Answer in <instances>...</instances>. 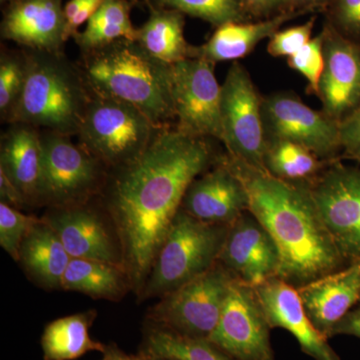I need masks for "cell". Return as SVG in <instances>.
I'll return each instance as SVG.
<instances>
[{
  "label": "cell",
  "instance_id": "1",
  "mask_svg": "<svg viewBox=\"0 0 360 360\" xmlns=\"http://www.w3.org/2000/svg\"><path fill=\"white\" fill-rule=\"evenodd\" d=\"M212 160L205 139L163 127L141 155L122 165L110 206L124 266L137 285L150 274L189 186Z\"/></svg>",
  "mask_w": 360,
  "mask_h": 360
},
{
  "label": "cell",
  "instance_id": "2",
  "mask_svg": "<svg viewBox=\"0 0 360 360\" xmlns=\"http://www.w3.org/2000/svg\"><path fill=\"white\" fill-rule=\"evenodd\" d=\"M243 181L248 210L281 252L278 278L302 288L348 266L336 248L305 182L288 181L226 156Z\"/></svg>",
  "mask_w": 360,
  "mask_h": 360
},
{
  "label": "cell",
  "instance_id": "3",
  "mask_svg": "<svg viewBox=\"0 0 360 360\" xmlns=\"http://www.w3.org/2000/svg\"><path fill=\"white\" fill-rule=\"evenodd\" d=\"M82 75L92 92L131 104L160 129L175 117L172 65L137 41L116 40L86 52Z\"/></svg>",
  "mask_w": 360,
  "mask_h": 360
},
{
  "label": "cell",
  "instance_id": "4",
  "mask_svg": "<svg viewBox=\"0 0 360 360\" xmlns=\"http://www.w3.org/2000/svg\"><path fill=\"white\" fill-rule=\"evenodd\" d=\"M86 82L60 52L34 51L25 59V82L11 122L56 134H78L91 94Z\"/></svg>",
  "mask_w": 360,
  "mask_h": 360
},
{
  "label": "cell",
  "instance_id": "5",
  "mask_svg": "<svg viewBox=\"0 0 360 360\" xmlns=\"http://www.w3.org/2000/svg\"><path fill=\"white\" fill-rule=\"evenodd\" d=\"M229 226L206 224L180 210L149 274L146 295H167L212 269Z\"/></svg>",
  "mask_w": 360,
  "mask_h": 360
},
{
  "label": "cell",
  "instance_id": "6",
  "mask_svg": "<svg viewBox=\"0 0 360 360\" xmlns=\"http://www.w3.org/2000/svg\"><path fill=\"white\" fill-rule=\"evenodd\" d=\"M160 129L131 104L91 91L77 134L94 158L123 165L141 155Z\"/></svg>",
  "mask_w": 360,
  "mask_h": 360
},
{
  "label": "cell",
  "instance_id": "7",
  "mask_svg": "<svg viewBox=\"0 0 360 360\" xmlns=\"http://www.w3.org/2000/svg\"><path fill=\"white\" fill-rule=\"evenodd\" d=\"M222 143L229 155L251 167L265 170L267 148L262 99L245 66L233 63L221 84Z\"/></svg>",
  "mask_w": 360,
  "mask_h": 360
},
{
  "label": "cell",
  "instance_id": "8",
  "mask_svg": "<svg viewBox=\"0 0 360 360\" xmlns=\"http://www.w3.org/2000/svg\"><path fill=\"white\" fill-rule=\"evenodd\" d=\"M233 281L217 262L202 276L165 295L151 311V319L177 335L208 340L219 323Z\"/></svg>",
  "mask_w": 360,
  "mask_h": 360
},
{
  "label": "cell",
  "instance_id": "9",
  "mask_svg": "<svg viewBox=\"0 0 360 360\" xmlns=\"http://www.w3.org/2000/svg\"><path fill=\"white\" fill-rule=\"evenodd\" d=\"M304 182L341 257L360 262V168L333 163Z\"/></svg>",
  "mask_w": 360,
  "mask_h": 360
},
{
  "label": "cell",
  "instance_id": "10",
  "mask_svg": "<svg viewBox=\"0 0 360 360\" xmlns=\"http://www.w3.org/2000/svg\"><path fill=\"white\" fill-rule=\"evenodd\" d=\"M172 98L179 129L198 137H213L222 142L220 99L214 63L191 58L172 65Z\"/></svg>",
  "mask_w": 360,
  "mask_h": 360
},
{
  "label": "cell",
  "instance_id": "11",
  "mask_svg": "<svg viewBox=\"0 0 360 360\" xmlns=\"http://www.w3.org/2000/svg\"><path fill=\"white\" fill-rule=\"evenodd\" d=\"M270 329L255 288L234 279L208 340L236 360H276Z\"/></svg>",
  "mask_w": 360,
  "mask_h": 360
},
{
  "label": "cell",
  "instance_id": "12",
  "mask_svg": "<svg viewBox=\"0 0 360 360\" xmlns=\"http://www.w3.org/2000/svg\"><path fill=\"white\" fill-rule=\"evenodd\" d=\"M262 116L267 141L295 142L326 161L333 160L342 148L340 122L293 94L283 92L262 99Z\"/></svg>",
  "mask_w": 360,
  "mask_h": 360
},
{
  "label": "cell",
  "instance_id": "13",
  "mask_svg": "<svg viewBox=\"0 0 360 360\" xmlns=\"http://www.w3.org/2000/svg\"><path fill=\"white\" fill-rule=\"evenodd\" d=\"M217 262L236 281L255 288L278 276L281 252L264 225L248 210L229 224Z\"/></svg>",
  "mask_w": 360,
  "mask_h": 360
},
{
  "label": "cell",
  "instance_id": "14",
  "mask_svg": "<svg viewBox=\"0 0 360 360\" xmlns=\"http://www.w3.org/2000/svg\"><path fill=\"white\" fill-rule=\"evenodd\" d=\"M41 141L44 167L39 198L66 203L87 193L96 179L94 156L73 144L68 135L51 131L41 135Z\"/></svg>",
  "mask_w": 360,
  "mask_h": 360
},
{
  "label": "cell",
  "instance_id": "15",
  "mask_svg": "<svg viewBox=\"0 0 360 360\" xmlns=\"http://www.w3.org/2000/svg\"><path fill=\"white\" fill-rule=\"evenodd\" d=\"M181 210L206 224L229 225L248 212V193L224 158L193 180Z\"/></svg>",
  "mask_w": 360,
  "mask_h": 360
},
{
  "label": "cell",
  "instance_id": "16",
  "mask_svg": "<svg viewBox=\"0 0 360 360\" xmlns=\"http://www.w3.org/2000/svg\"><path fill=\"white\" fill-rule=\"evenodd\" d=\"M270 328L288 330L303 352L314 360H340L328 338L317 330L305 311L297 288L278 277L255 286Z\"/></svg>",
  "mask_w": 360,
  "mask_h": 360
},
{
  "label": "cell",
  "instance_id": "17",
  "mask_svg": "<svg viewBox=\"0 0 360 360\" xmlns=\"http://www.w3.org/2000/svg\"><path fill=\"white\" fill-rule=\"evenodd\" d=\"M324 59L319 97L323 112L340 122L360 106V49L326 34Z\"/></svg>",
  "mask_w": 360,
  "mask_h": 360
},
{
  "label": "cell",
  "instance_id": "18",
  "mask_svg": "<svg viewBox=\"0 0 360 360\" xmlns=\"http://www.w3.org/2000/svg\"><path fill=\"white\" fill-rule=\"evenodd\" d=\"M65 25L61 0H14L4 14L1 34L33 51L60 52Z\"/></svg>",
  "mask_w": 360,
  "mask_h": 360
},
{
  "label": "cell",
  "instance_id": "19",
  "mask_svg": "<svg viewBox=\"0 0 360 360\" xmlns=\"http://www.w3.org/2000/svg\"><path fill=\"white\" fill-rule=\"evenodd\" d=\"M305 311L326 338L360 303V262L297 288Z\"/></svg>",
  "mask_w": 360,
  "mask_h": 360
},
{
  "label": "cell",
  "instance_id": "20",
  "mask_svg": "<svg viewBox=\"0 0 360 360\" xmlns=\"http://www.w3.org/2000/svg\"><path fill=\"white\" fill-rule=\"evenodd\" d=\"M71 258L117 265L112 239L97 215L82 208L53 213L46 219Z\"/></svg>",
  "mask_w": 360,
  "mask_h": 360
},
{
  "label": "cell",
  "instance_id": "21",
  "mask_svg": "<svg viewBox=\"0 0 360 360\" xmlns=\"http://www.w3.org/2000/svg\"><path fill=\"white\" fill-rule=\"evenodd\" d=\"M0 169L28 198H39L44 167L41 136L25 124L16 123L4 137Z\"/></svg>",
  "mask_w": 360,
  "mask_h": 360
},
{
  "label": "cell",
  "instance_id": "22",
  "mask_svg": "<svg viewBox=\"0 0 360 360\" xmlns=\"http://www.w3.org/2000/svg\"><path fill=\"white\" fill-rule=\"evenodd\" d=\"M288 20V14L255 23H225L205 44L191 47V58L205 59L212 63L245 58L259 42L271 37L279 26Z\"/></svg>",
  "mask_w": 360,
  "mask_h": 360
},
{
  "label": "cell",
  "instance_id": "23",
  "mask_svg": "<svg viewBox=\"0 0 360 360\" xmlns=\"http://www.w3.org/2000/svg\"><path fill=\"white\" fill-rule=\"evenodd\" d=\"M70 259L58 234L46 222H37L21 245V262L45 288H63Z\"/></svg>",
  "mask_w": 360,
  "mask_h": 360
},
{
  "label": "cell",
  "instance_id": "24",
  "mask_svg": "<svg viewBox=\"0 0 360 360\" xmlns=\"http://www.w3.org/2000/svg\"><path fill=\"white\" fill-rule=\"evenodd\" d=\"M184 13L153 7L148 21L137 30L136 41L158 60L174 65L191 58V46L184 39Z\"/></svg>",
  "mask_w": 360,
  "mask_h": 360
},
{
  "label": "cell",
  "instance_id": "25",
  "mask_svg": "<svg viewBox=\"0 0 360 360\" xmlns=\"http://www.w3.org/2000/svg\"><path fill=\"white\" fill-rule=\"evenodd\" d=\"M94 311L61 317L46 326L41 338L45 360H75L89 352H103V343L90 338Z\"/></svg>",
  "mask_w": 360,
  "mask_h": 360
},
{
  "label": "cell",
  "instance_id": "26",
  "mask_svg": "<svg viewBox=\"0 0 360 360\" xmlns=\"http://www.w3.org/2000/svg\"><path fill=\"white\" fill-rule=\"evenodd\" d=\"M130 9L131 1L129 0H103L87 22L84 32L75 35L77 44L84 53L112 44L116 40L136 41L137 30L130 20Z\"/></svg>",
  "mask_w": 360,
  "mask_h": 360
},
{
  "label": "cell",
  "instance_id": "27",
  "mask_svg": "<svg viewBox=\"0 0 360 360\" xmlns=\"http://www.w3.org/2000/svg\"><path fill=\"white\" fill-rule=\"evenodd\" d=\"M123 274L115 264L71 258L63 288L99 298H116L124 290Z\"/></svg>",
  "mask_w": 360,
  "mask_h": 360
},
{
  "label": "cell",
  "instance_id": "28",
  "mask_svg": "<svg viewBox=\"0 0 360 360\" xmlns=\"http://www.w3.org/2000/svg\"><path fill=\"white\" fill-rule=\"evenodd\" d=\"M328 162L295 142L267 141L265 170L278 179L293 182L309 181L323 172Z\"/></svg>",
  "mask_w": 360,
  "mask_h": 360
},
{
  "label": "cell",
  "instance_id": "29",
  "mask_svg": "<svg viewBox=\"0 0 360 360\" xmlns=\"http://www.w3.org/2000/svg\"><path fill=\"white\" fill-rule=\"evenodd\" d=\"M141 354L177 360H236L208 340L188 338L163 328L149 331Z\"/></svg>",
  "mask_w": 360,
  "mask_h": 360
},
{
  "label": "cell",
  "instance_id": "30",
  "mask_svg": "<svg viewBox=\"0 0 360 360\" xmlns=\"http://www.w3.org/2000/svg\"><path fill=\"white\" fill-rule=\"evenodd\" d=\"M155 7L170 8L208 21L213 25L241 20L243 0H155Z\"/></svg>",
  "mask_w": 360,
  "mask_h": 360
},
{
  "label": "cell",
  "instance_id": "31",
  "mask_svg": "<svg viewBox=\"0 0 360 360\" xmlns=\"http://www.w3.org/2000/svg\"><path fill=\"white\" fill-rule=\"evenodd\" d=\"M37 222L16 208L0 202V245L13 259L20 260L23 240Z\"/></svg>",
  "mask_w": 360,
  "mask_h": 360
},
{
  "label": "cell",
  "instance_id": "32",
  "mask_svg": "<svg viewBox=\"0 0 360 360\" xmlns=\"http://www.w3.org/2000/svg\"><path fill=\"white\" fill-rule=\"evenodd\" d=\"M324 41L326 33H321L310 39L295 56L288 58V65L305 78L309 91L317 94V96L326 63Z\"/></svg>",
  "mask_w": 360,
  "mask_h": 360
},
{
  "label": "cell",
  "instance_id": "33",
  "mask_svg": "<svg viewBox=\"0 0 360 360\" xmlns=\"http://www.w3.org/2000/svg\"><path fill=\"white\" fill-rule=\"evenodd\" d=\"M25 82V61L13 56H2L0 61V110L11 115L20 98Z\"/></svg>",
  "mask_w": 360,
  "mask_h": 360
},
{
  "label": "cell",
  "instance_id": "34",
  "mask_svg": "<svg viewBox=\"0 0 360 360\" xmlns=\"http://www.w3.org/2000/svg\"><path fill=\"white\" fill-rule=\"evenodd\" d=\"M314 18L304 25L286 28L270 37L267 52L274 58H290L311 39Z\"/></svg>",
  "mask_w": 360,
  "mask_h": 360
},
{
  "label": "cell",
  "instance_id": "35",
  "mask_svg": "<svg viewBox=\"0 0 360 360\" xmlns=\"http://www.w3.org/2000/svg\"><path fill=\"white\" fill-rule=\"evenodd\" d=\"M341 148L347 153L360 146V106L340 122Z\"/></svg>",
  "mask_w": 360,
  "mask_h": 360
},
{
  "label": "cell",
  "instance_id": "36",
  "mask_svg": "<svg viewBox=\"0 0 360 360\" xmlns=\"http://www.w3.org/2000/svg\"><path fill=\"white\" fill-rule=\"evenodd\" d=\"M338 13L341 25L360 33V0H340Z\"/></svg>",
  "mask_w": 360,
  "mask_h": 360
},
{
  "label": "cell",
  "instance_id": "37",
  "mask_svg": "<svg viewBox=\"0 0 360 360\" xmlns=\"http://www.w3.org/2000/svg\"><path fill=\"white\" fill-rule=\"evenodd\" d=\"M103 1V0H85L84 6H82L77 15L72 20L66 22L65 32V41L71 37H75V35L77 33L78 28L84 25V22H89V20L96 13L97 9L101 6Z\"/></svg>",
  "mask_w": 360,
  "mask_h": 360
},
{
  "label": "cell",
  "instance_id": "38",
  "mask_svg": "<svg viewBox=\"0 0 360 360\" xmlns=\"http://www.w3.org/2000/svg\"><path fill=\"white\" fill-rule=\"evenodd\" d=\"M336 335H352L360 340V303L333 328L330 338Z\"/></svg>",
  "mask_w": 360,
  "mask_h": 360
},
{
  "label": "cell",
  "instance_id": "39",
  "mask_svg": "<svg viewBox=\"0 0 360 360\" xmlns=\"http://www.w3.org/2000/svg\"><path fill=\"white\" fill-rule=\"evenodd\" d=\"M0 198H1V202L6 203L16 210L26 201L18 186L1 169H0Z\"/></svg>",
  "mask_w": 360,
  "mask_h": 360
},
{
  "label": "cell",
  "instance_id": "40",
  "mask_svg": "<svg viewBox=\"0 0 360 360\" xmlns=\"http://www.w3.org/2000/svg\"><path fill=\"white\" fill-rule=\"evenodd\" d=\"M285 1L286 0H243V4L255 13H266Z\"/></svg>",
  "mask_w": 360,
  "mask_h": 360
},
{
  "label": "cell",
  "instance_id": "41",
  "mask_svg": "<svg viewBox=\"0 0 360 360\" xmlns=\"http://www.w3.org/2000/svg\"><path fill=\"white\" fill-rule=\"evenodd\" d=\"M101 360H143L142 355L135 356L123 352L116 345H105L103 352V359Z\"/></svg>",
  "mask_w": 360,
  "mask_h": 360
},
{
  "label": "cell",
  "instance_id": "42",
  "mask_svg": "<svg viewBox=\"0 0 360 360\" xmlns=\"http://www.w3.org/2000/svg\"><path fill=\"white\" fill-rule=\"evenodd\" d=\"M85 0H70L65 6V16L66 22L72 20L84 6Z\"/></svg>",
  "mask_w": 360,
  "mask_h": 360
},
{
  "label": "cell",
  "instance_id": "43",
  "mask_svg": "<svg viewBox=\"0 0 360 360\" xmlns=\"http://www.w3.org/2000/svg\"><path fill=\"white\" fill-rule=\"evenodd\" d=\"M348 155L360 162V146H357L356 148L354 149V150H352V153H348Z\"/></svg>",
  "mask_w": 360,
  "mask_h": 360
},
{
  "label": "cell",
  "instance_id": "44",
  "mask_svg": "<svg viewBox=\"0 0 360 360\" xmlns=\"http://www.w3.org/2000/svg\"><path fill=\"white\" fill-rule=\"evenodd\" d=\"M290 1L297 6H302V4H312V2L319 1V0H290Z\"/></svg>",
  "mask_w": 360,
  "mask_h": 360
},
{
  "label": "cell",
  "instance_id": "45",
  "mask_svg": "<svg viewBox=\"0 0 360 360\" xmlns=\"http://www.w3.org/2000/svg\"><path fill=\"white\" fill-rule=\"evenodd\" d=\"M142 357H143V360H177L174 359H165V357H148L144 356V355H142Z\"/></svg>",
  "mask_w": 360,
  "mask_h": 360
},
{
  "label": "cell",
  "instance_id": "46",
  "mask_svg": "<svg viewBox=\"0 0 360 360\" xmlns=\"http://www.w3.org/2000/svg\"><path fill=\"white\" fill-rule=\"evenodd\" d=\"M7 1L13 2V1H14V0H1V2H7Z\"/></svg>",
  "mask_w": 360,
  "mask_h": 360
},
{
  "label": "cell",
  "instance_id": "47",
  "mask_svg": "<svg viewBox=\"0 0 360 360\" xmlns=\"http://www.w3.org/2000/svg\"><path fill=\"white\" fill-rule=\"evenodd\" d=\"M144 1H146V2H153V1H155V0H144Z\"/></svg>",
  "mask_w": 360,
  "mask_h": 360
},
{
  "label": "cell",
  "instance_id": "48",
  "mask_svg": "<svg viewBox=\"0 0 360 360\" xmlns=\"http://www.w3.org/2000/svg\"><path fill=\"white\" fill-rule=\"evenodd\" d=\"M129 1H134V0H129Z\"/></svg>",
  "mask_w": 360,
  "mask_h": 360
}]
</instances>
